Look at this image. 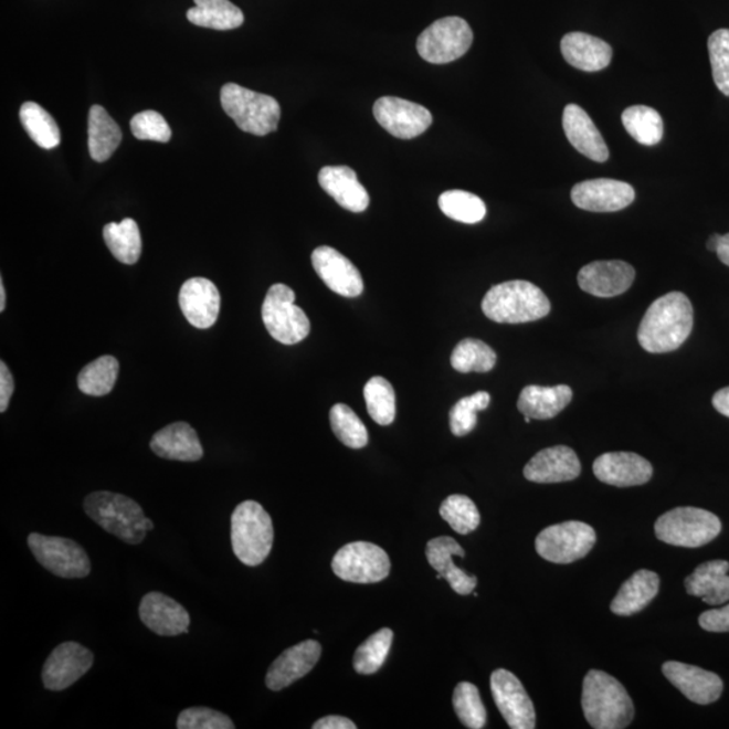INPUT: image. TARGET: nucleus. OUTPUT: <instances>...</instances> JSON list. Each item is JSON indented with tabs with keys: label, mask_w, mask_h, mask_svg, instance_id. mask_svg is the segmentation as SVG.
<instances>
[{
	"label": "nucleus",
	"mask_w": 729,
	"mask_h": 729,
	"mask_svg": "<svg viewBox=\"0 0 729 729\" xmlns=\"http://www.w3.org/2000/svg\"><path fill=\"white\" fill-rule=\"evenodd\" d=\"M693 330V307L683 292H670L656 299L644 314L637 339L653 355L677 350Z\"/></svg>",
	"instance_id": "1"
},
{
	"label": "nucleus",
	"mask_w": 729,
	"mask_h": 729,
	"mask_svg": "<svg viewBox=\"0 0 729 729\" xmlns=\"http://www.w3.org/2000/svg\"><path fill=\"white\" fill-rule=\"evenodd\" d=\"M583 714L595 729H623L634 720L635 708L627 690L604 672L591 670L583 679Z\"/></svg>",
	"instance_id": "2"
},
{
	"label": "nucleus",
	"mask_w": 729,
	"mask_h": 729,
	"mask_svg": "<svg viewBox=\"0 0 729 729\" xmlns=\"http://www.w3.org/2000/svg\"><path fill=\"white\" fill-rule=\"evenodd\" d=\"M482 307L486 318L508 325L530 324L551 311L545 292L525 279L495 285L485 295Z\"/></svg>",
	"instance_id": "3"
},
{
	"label": "nucleus",
	"mask_w": 729,
	"mask_h": 729,
	"mask_svg": "<svg viewBox=\"0 0 729 729\" xmlns=\"http://www.w3.org/2000/svg\"><path fill=\"white\" fill-rule=\"evenodd\" d=\"M275 530L270 514L257 501L240 504L231 515V545L246 567H258L270 557Z\"/></svg>",
	"instance_id": "4"
},
{
	"label": "nucleus",
	"mask_w": 729,
	"mask_h": 729,
	"mask_svg": "<svg viewBox=\"0 0 729 729\" xmlns=\"http://www.w3.org/2000/svg\"><path fill=\"white\" fill-rule=\"evenodd\" d=\"M84 510L103 530L125 543L139 545L148 532L144 527V510L130 497L113 492H94L85 497Z\"/></svg>",
	"instance_id": "5"
},
{
	"label": "nucleus",
	"mask_w": 729,
	"mask_h": 729,
	"mask_svg": "<svg viewBox=\"0 0 729 729\" xmlns=\"http://www.w3.org/2000/svg\"><path fill=\"white\" fill-rule=\"evenodd\" d=\"M221 103L242 131L264 137L277 130L282 108L275 97L229 83L221 91Z\"/></svg>",
	"instance_id": "6"
},
{
	"label": "nucleus",
	"mask_w": 729,
	"mask_h": 729,
	"mask_svg": "<svg viewBox=\"0 0 729 729\" xmlns=\"http://www.w3.org/2000/svg\"><path fill=\"white\" fill-rule=\"evenodd\" d=\"M720 532V519L709 510L695 507L674 508L655 522L656 538L667 545L688 549L712 542Z\"/></svg>",
	"instance_id": "7"
},
{
	"label": "nucleus",
	"mask_w": 729,
	"mask_h": 729,
	"mask_svg": "<svg viewBox=\"0 0 729 729\" xmlns=\"http://www.w3.org/2000/svg\"><path fill=\"white\" fill-rule=\"evenodd\" d=\"M296 295L287 285H272L263 303V320L267 332L283 345H296L309 336L308 316L295 304Z\"/></svg>",
	"instance_id": "8"
},
{
	"label": "nucleus",
	"mask_w": 729,
	"mask_h": 729,
	"mask_svg": "<svg viewBox=\"0 0 729 729\" xmlns=\"http://www.w3.org/2000/svg\"><path fill=\"white\" fill-rule=\"evenodd\" d=\"M473 44L469 23L459 17L437 20L419 35L416 47L431 64H448L464 56Z\"/></svg>",
	"instance_id": "9"
},
{
	"label": "nucleus",
	"mask_w": 729,
	"mask_h": 729,
	"mask_svg": "<svg viewBox=\"0 0 729 729\" xmlns=\"http://www.w3.org/2000/svg\"><path fill=\"white\" fill-rule=\"evenodd\" d=\"M595 543L593 527L582 521H564L545 528L535 540L540 557L552 563H571L589 554Z\"/></svg>",
	"instance_id": "10"
},
{
	"label": "nucleus",
	"mask_w": 729,
	"mask_h": 729,
	"mask_svg": "<svg viewBox=\"0 0 729 729\" xmlns=\"http://www.w3.org/2000/svg\"><path fill=\"white\" fill-rule=\"evenodd\" d=\"M28 545L36 561L61 579H84L91 573L89 557L75 540L33 532Z\"/></svg>",
	"instance_id": "11"
},
{
	"label": "nucleus",
	"mask_w": 729,
	"mask_h": 729,
	"mask_svg": "<svg viewBox=\"0 0 729 729\" xmlns=\"http://www.w3.org/2000/svg\"><path fill=\"white\" fill-rule=\"evenodd\" d=\"M334 573L352 583H376L387 579L391 561L381 547L369 542H352L332 558Z\"/></svg>",
	"instance_id": "12"
},
{
	"label": "nucleus",
	"mask_w": 729,
	"mask_h": 729,
	"mask_svg": "<svg viewBox=\"0 0 729 729\" xmlns=\"http://www.w3.org/2000/svg\"><path fill=\"white\" fill-rule=\"evenodd\" d=\"M492 696L504 720L513 729H532L537 714L530 696L515 674L498 668L490 676Z\"/></svg>",
	"instance_id": "13"
},
{
	"label": "nucleus",
	"mask_w": 729,
	"mask_h": 729,
	"mask_svg": "<svg viewBox=\"0 0 729 729\" xmlns=\"http://www.w3.org/2000/svg\"><path fill=\"white\" fill-rule=\"evenodd\" d=\"M373 114L389 134L400 139L422 136L433 124V115L427 108L394 96H385L377 101Z\"/></svg>",
	"instance_id": "14"
},
{
	"label": "nucleus",
	"mask_w": 729,
	"mask_h": 729,
	"mask_svg": "<svg viewBox=\"0 0 729 729\" xmlns=\"http://www.w3.org/2000/svg\"><path fill=\"white\" fill-rule=\"evenodd\" d=\"M94 665V654L76 642L61 643L42 668L45 689L61 691L77 683Z\"/></svg>",
	"instance_id": "15"
},
{
	"label": "nucleus",
	"mask_w": 729,
	"mask_h": 729,
	"mask_svg": "<svg viewBox=\"0 0 729 729\" xmlns=\"http://www.w3.org/2000/svg\"><path fill=\"white\" fill-rule=\"evenodd\" d=\"M570 197L581 210L616 212L634 202L635 190L628 182L613 179H593L574 186Z\"/></svg>",
	"instance_id": "16"
},
{
	"label": "nucleus",
	"mask_w": 729,
	"mask_h": 729,
	"mask_svg": "<svg viewBox=\"0 0 729 729\" xmlns=\"http://www.w3.org/2000/svg\"><path fill=\"white\" fill-rule=\"evenodd\" d=\"M313 266L328 289L345 297H358L363 292V279L360 271L330 246L315 249L311 255Z\"/></svg>",
	"instance_id": "17"
},
{
	"label": "nucleus",
	"mask_w": 729,
	"mask_h": 729,
	"mask_svg": "<svg viewBox=\"0 0 729 729\" xmlns=\"http://www.w3.org/2000/svg\"><path fill=\"white\" fill-rule=\"evenodd\" d=\"M139 617L146 627L160 636H179L190 631V613L178 601L160 592L144 595Z\"/></svg>",
	"instance_id": "18"
},
{
	"label": "nucleus",
	"mask_w": 729,
	"mask_h": 729,
	"mask_svg": "<svg viewBox=\"0 0 729 729\" xmlns=\"http://www.w3.org/2000/svg\"><path fill=\"white\" fill-rule=\"evenodd\" d=\"M635 270L624 261H594L582 267L579 285L583 292L598 297H615L631 288Z\"/></svg>",
	"instance_id": "19"
},
{
	"label": "nucleus",
	"mask_w": 729,
	"mask_h": 729,
	"mask_svg": "<svg viewBox=\"0 0 729 729\" xmlns=\"http://www.w3.org/2000/svg\"><path fill=\"white\" fill-rule=\"evenodd\" d=\"M320 655V643L313 640L285 649L267 670L265 678L267 688L273 691L288 688L289 685L313 670L314 666L318 664Z\"/></svg>",
	"instance_id": "20"
},
{
	"label": "nucleus",
	"mask_w": 729,
	"mask_h": 729,
	"mask_svg": "<svg viewBox=\"0 0 729 729\" xmlns=\"http://www.w3.org/2000/svg\"><path fill=\"white\" fill-rule=\"evenodd\" d=\"M179 304L186 319L193 327L210 328L215 325L221 311V294L209 278L187 279L180 289Z\"/></svg>",
	"instance_id": "21"
},
{
	"label": "nucleus",
	"mask_w": 729,
	"mask_h": 729,
	"mask_svg": "<svg viewBox=\"0 0 729 729\" xmlns=\"http://www.w3.org/2000/svg\"><path fill=\"white\" fill-rule=\"evenodd\" d=\"M593 473L601 483L628 488L647 484L653 477V465L635 453H605L594 461Z\"/></svg>",
	"instance_id": "22"
},
{
	"label": "nucleus",
	"mask_w": 729,
	"mask_h": 729,
	"mask_svg": "<svg viewBox=\"0 0 729 729\" xmlns=\"http://www.w3.org/2000/svg\"><path fill=\"white\" fill-rule=\"evenodd\" d=\"M662 672L686 698L696 704H712L719 700L725 689V684L717 674L697 666L672 661L662 666Z\"/></svg>",
	"instance_id": "23"
},
{
	"label": "nucleus",
	"mask_w": 729,
	"mask_h": 729,
	"mask_svg": "<svg viewBox=\"0 0 729 729\" xmlns=\"http://www.w3.org/2000/svg\"><path fill=\"white\" fill-rule=\"evenodd\" d=\"M581 474V462L574 450L554 446L542 450L528 462L525 477L537 484L573 482Z\"/></svg>",
	"instance_id": "24"
},
{
	"label": "nucleus",
	"mask_w": 729,
	"mask_h": 729,
	"mask_svg": "<svg viewBox=\"0 0 729 729\" xmlns=\"http://www.w3.org/2000/svg\"><path fill=\"white\" fill-rule=\"evenodd\" d=\"M464 558L465 550L458 545L457 540L450 537H440L431 539L425 547V557L431 568L437 571V574L445 579L455 593L461 595L471 594L477 587V579L474 575H467L464 570L455 567L453 557Z\"/></svg>",
	"instance_id": "25"
},
{
	"label": "nucleus",
	"mask_w": 729,
	"mask_h": 729,
	"mask_svg": "<svg viewBox=\"0 0 729 729\" xmlns=\"http://www.w3.org/2000/svg\"><path fill=\"white\" fill-rule=\"evenodd\" d=\"M562 124L569 142L581 155L591 158L595 162L608 160L610 150H608L603 136H601L585 109L577 105H568L563 109Z\"/></svg>",
	"instance_id": "26"
},
{
	"label": "nucleus",
	"mask_w": 729,
	"mask_h": 729,
	"mask_svg": "<svg viewBox=\"0 0 729 729\" xmlns=\"http://www.w3.org/2000/svg\"><path fill=\"white\" fill-rule=\"evenodd\" d=\"M150 448L158 457L169 461L197 462L204 454L197 431L186 422H176L157 431Z\"/></svg>",
	"instance_id": "27"
},
{
	"label": "nucleus",
	"mask_w": 729,
	"mask_h": 729,
	"mask_svg": "<svg viewBox=\"0 0 729 729\" xmlns=\"http://www.w3.org/2000/svg\"><path fill=\"white\" fill-rule=\"evenodd\" d=\"M319 184L342 207L351 212H363L370 203L369 193L349 167H325L319 172Z\"/></svg>",
	"instance_id": "28"
},
{
	"label": "nucleus",
	"mask_w": 729,
	"mask_h": 729,
	"mask_svg": "<svg viewBox=\"0 0 729 729\" xmlns=\"http://www.w3.org/2000/svg\"><path fill=\"white\" fill-rule=\"evenodd\" d=\"M564 60L583 72H599L611 64L613 51L608 42L587 33H569L561 41Z\"/></svg>",
	"instance_id": "29"
},
{
	"label": "nucleus",
	"mask_w": 729,
	"mask_h": 729,
	"mask_svg": "<svg viewBox=\"0 0 729 729\" xmlns=\"http://www.w3.org/2000/svg\"><path fill=\"white\" fill-rule=\"evenodd\" d=\"M729 563L709 561L700 564L685 580L686 592L702 599L709 605H722L729 601Z\"/></svg>",
	"instance_id": "30"
},
{
	"label": "nucleus",
	"mask_w": 729,
	"mask_h": 729,
	"mask_svg": "<svg viewBox=\"0 0 729 729\" xmlns=\"http://www.w3.org/2000/svg\"><path fill=\"white\" fill-rule=\"evenodd\" d=\"M571 400L573 391L568 385H528L520 393L518 410L522 415L537 421H549L567 409Z\"/></svg>",
	"instance_id": "31"
},
{
	"label": "nucleus",
	"mask_w": 729,
	"mask_h": 729,
	"mask_svg": "<svg viewBox=\"0 0 729 729\" xmlns=\"http://www.w3.org/2000/svg\"><path fill=\"white\" fill-rule=\"evenodd\" d=\"M659 592V577L649 570L632 574L620 588L611 604V611L619 616H631L641 612Z\"/></svg>",
	"instance_id": "32"
},
{
	"label": "nucleus",
	"mask_w": 729,
	"mask_h": 729,
	"mask_svg": "<svg viewBox=\"0 0 729 729\" xmlns=\"http://www.w3.org/2000/svg\"><path fill=\"white\" fill-rule=\"evenodd\" d=\"M122 131L106 108L93 106L88 115V149L96 162H105L118 149Z\"/></svg>",
	"instance_id": "33"
},
{
	"label": "nucleus",
	"mask_w": 729,
	"mask_h": 729,
	"mask_svg": "<svg viewBox=\"0 0 729 729\" xmlns=\"http://www.w3.org/2000/svg\"><path fill=\"white\" fill-rule=\"evenodd\" d=\"M194 8L188 10L187 18L200 28L214 30L239 29L245 17L230 0H193Z\"/></svg>",
	"instance_id": "34"
},
{
	"label": "nucleus",
	"mask_w": 729,
	"mask_h": 729,
	"mask_svg": "<svg viewBox=\"0 0 729 729\" xmlns=\"http://www.w3.org/2000/svg\"><path fill=\"white\" fill-rule=\"evenodd\" d=\"M103 239L109 252L122 264L134 265L138 263L142 253L141 233L134 219L126 218L120 223H108L103 229Z\"/></svg>",
	"instance_id": "35"
},
{
	"label": "nucleus",
	"mask_w": 729,
	"mask_h": 729,
	"mask_svg": "<svg viewBox=\"0 0 729 729\" xmlns=\"http://www.w3.org/2000/svg\"><path fill=\"white\" fill-rule=\"evenodd\" d=\"M23 129L42 149H54L61 142V134L52 115L34 102L23 103L20 109Z\"/></svg>",
	"instance_id": "36"
},
{
	"label": "nucleus",
	"mask_w": 729,
	"mask_h": 729,
	"mask_svg": "<svg viewBox=\"0 0 729 729\" xmlns=\"http://www.w3.org/2000/svg\"><path fill=\"white\" fill-rule=\"evenodd\" d=\"M624 129L644 146H654L664 137V120L656 109L647 106H632L622 115Z\"/></svg>",
	"instance_id": "37"
},
{
	"label": "nucleus",
	"mask_w": 729,
	"mask_h": 729,
	"mask_svg": "<svg viewBox=\"0 0 729 729\" xmlns=\"http://www.w3.org/2000/svg\"><path fill=\"white\" fill-rule=\"evenodd\" d=\"M119 373V362L113 356H103L89 362L77 377L78 389L88 397H106L113 391Z\"/></svg>",
	"instance_id": "38"
},
{
	"label": "nucleus",
	"mask_w": 729,
	"mask_h": 729,
	"mask_svg": "<svg viewBox=\"0 0 729 729\" xmlns=\"http://www.w3.org/2000/svg\"><path fill=\"white\" fill-rule=\"evenodd\" d=\"M497 356L483 340L466 338L455 346L452 367L461 373H488L495 368Z\"/></svg>",
	"instance_id": "39"
},
{
	"label": "nucleus",
	"mask_w": 729,
	"mask_h": 729,
	"mask_svg": "<svg viewBox=\"0 0 729 729\" xmlns=\"http://www.w3.org/2000/svg\"><path fill=\"white\" fill-rule=\"evenodd\" d=\"M364 403L370 418L380 425H389L397 418V394L384 377L376 376L363 388Z\"/></svg>",
	"instance_id": "40"
},
{
	"label": "nucleus",
	"mask_w": 729,
	"mask_h": 729,
	"mask_svg": "<svg viewBox=\"0 0 729 729\" xmlns=\"http://www.w3.org/2000/svg\"><path fill=\"white\" fill-rule=\"evenodd\" d=\"M443 214L461 223L482 222L486 215V205L477 194L453 190L443 192L437 200Z\"/></svg>",
	"instance_id": "41"
},
{
	"label": "nucleus",
	"mask_w": 729,
	"mask_h": 729,
	"mask_svg": "<svg viewBox=\"0 0 729 729\" xmlns=\"http://www.w3.org/2000/svg\"><path fill=\"white\" fill-rule=\"evenodd\" d=\"M393 642V631L382 628L368 637L360 647L357 648L352 666L360 674H373L380 670L385 664L389 649Z\"/></svg>",
	"instance_id": "42"
},
{
	"label": "nucleus",
	"mask_w": 729,
	"mask_h": 729,
	"mask_svg": "<svg viewBox=\"0 0 729 729\" xmlns=\"http://www.w3.org/2000/svg\"><path fill=\"white\" fill-rule=\"evenodd\" d=\"M330 424L334 434L345 446L362 448L368 445V430L349 405H334L330 411Z\"/></svg>",
	"instance_id": "43"
},
{
	"label": "nucleus",
	"mask_w": 729,
	"mask_h": 729,
	"mask_svg": "<svg viewBox=\"0 0 729 729\" xmlns=\"http://www.w3.org/2000/svg\"><path fill=\"white\" fill-rule=\"evenodd\" d=\"M442 519L447 521L455 532L467 535L477 530L482 516L472 498L464 495H452L442 503L440 508Z\"/></svg>",
	"instance_id": "44"
},
{
	"label": "nucleus",
	"mask_w": 729,
	"mask_h": 729,
	"mask_svg": "<svg viewBox=\"0 0 729 729\" xmlns=\"http://www.w3.org/2000/svg\"><path fill=\"white\" fill-rule=\"evenodd\" d=\"M453 705L462 725L471 729L485 727L486 710L476 685L458 684L454 690Z\"/></svg>",
	"instance_id": "45"
},
{
	"label": "nucleus",
	"mask_w": 729,
	"mask_h": 729,
	"mask_svg": "<svg viewBox=\"0 0 729 729\" xmlns=\"http://www.w3.org/2000/svg\"><path fill=\"white\" fill-rule=\"evenodd\" d=\"M490 394L479 391L461 399L450 411V430L455 436H465L477 425V412L488 409Z\"/></svg>",
	"instance_id": "46"
},
{
	"label": "nucleus",
	"mask_w": 729,
	"mask_h": 729,
	"mask_svg": "<svg viewBox=\"0 0 729 729\" xmlns=\"http://www.w3.org/2000/svg\"><path fill=\"white\" fill-rule=\"evenodd\" d=\"M708 51L717 88L729 96V29L716 30L709 36Z\"/></svg>",
	"instance_id": "47"
},
{
	"label": "nucleus",
	"mask_w": 729,
	"mask_h": 729,
	"mask_svg": "<svg viewBox=\"0 0 729 729\" xmlns=\"http://www.w3.org/2000/svg\"><path fill=\"white\" fill-rule=\"evenodd\" d=\"M130 127L134 137L142 139V141L167 144L172 137V130H170L166 118L160 113L151 112V109L134 115Z\"/></svg>",
	"instance_id": "48"
},
{
	"label": "nucleus",
	"mask_w": 729,
	"mask_h": 729,
	"mask_svg": "<svg viewBox=\"0 0 729 729\" xmlns=\"http://www.w3.org/2000/svg\"><path fill=\"white\" fill-rule=\"evenodd\" d=\"M179 729H234L235 725L228 715L204 707L188 708L179 715Z\"/></svg>",
	"instance_id": "49"
},
{
	"label": "nucleus",
	"mask_w": 729,
	"mask_h": 729,
	"mask_svg": "<svg viewBox=\"0 0 729 729\" xmlns=\"http://www.w3.org/2000/svg\"><path fill=\"white\" fill-rule=\"evenodd\" d=\"M698 623L705 631L729 632V604L701 613Z\"/></svg>",
	"instance_id": "50"
},
{
	"label": "nucleus",
	"mask_w": 729,
	"mask_h": 729,
	"mask_svg": "<svg viewBox=\"0 0 729 729\" xmlns=\"http://www.w3.org/2000/svg\"><path fill=\"white\" fill-rule=\"evenodd\" d=\"M15 384L12 379V373L4 361L0 362V412H6L9 409L12 393H14Z\"/></svg>",
	"instance_id": "51"
},
{
	"label": "nucleus",
	"mask_w": 729,
	"mask_h": 729,
	"mask_svg": "<svg viewBox=\"0 0 729 729\" xmlns=\"http://www.w3.org/2000/svg\"><path fill=\"white\" fill-rule=\"evenodd\" d=\"M314 729H356L357 726L342 716H326L315 722Z\"/></svg>",
	"instance_id": "52"
},
{
	"label": "nucleus",
	"mask_w": 729,
	"mask_h": 729,
	"mask_svg": "<svg viewBox=\"0 0 729 729\" xmlns=\"http://www.w3.org/2000/svg\"><path fill=\"white\" fill-rule=\"evenodd\" d=\"M712 404L721 415L729 418V387L720 389L719 392L715 393Z\"/></svg>",
	"instance_id": "53"
},
{
	"label": "nucleus",
	"mask_w": 729,
	"mask_h": 729,
	"mask_svg": "<svg viewBox=\"0 0 729 729\" xmlns=\"http://www.w3.org/2000/svg\"><path fill=\"white\" fill-rule=\"evenodd\" d=\"M716 254L722 264L729 266V233L721 235L719 247H717Z\"/></svg>",
	"instance_id": "54"
},
{
	"label": "nucleus",
	"mask_w": 729,
	"mask_h": 729,
	"mask_svg": "<svg viewBox=\"0 0 729 729\" xmlns=\"http://www.w3.org/2000/svg\"><path fill=\"white\" fill-rule=\"evenodd\" d=\"M720 239H721V235H719V234H715V235L710 236V239L708 240V243H707V247H708L709 252H715V253L717 252V247H719Z\"/></svg>",
	"instance_id": "55"
},
{
	"label": "nucleus",
	"mask_w": 729,
	"mask_h": 729,
	"mask_svg": "<svg viewBox=\"0 0 729 729\" xmlns=\"http://www.w3.org/2000/svg\"><path fill=\"white\" fill-rule=\"evenodd\" d=\"M6 309V287L3 278L0 279V313H3Z\"/></svg>",
	"instance_id": "56"
},
{
	"label": "nucleus",
	"mask_w": 729,
	"mask_h": 729,
	"mask_svg": "<svg viewBox=\"0 0 729 729\" xmlns=\"http://www.w3.org/2000/svg\"><path fill=\"white\" fill-rule=\"evenodd\" d=\"M144 527H145V530H146V531H151V530H154V528H155L154 521H151V520L148 519V518H145V519H144Z\"/></svg>",
	"instance_id": "57"
}]
</instances>
